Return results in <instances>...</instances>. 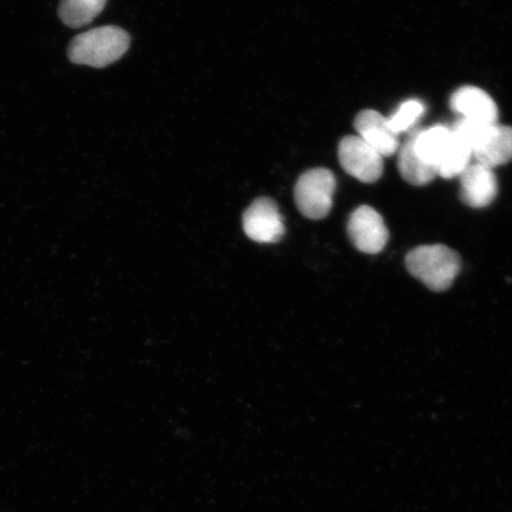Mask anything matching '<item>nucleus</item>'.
<instances>
[{
  "label": "nucleus",
  "instance_id": "0eeeda50",
  "mask_svg": "<svg viewBox=\"0 0 512 512\" xmlns=\"http://www.w3.org/2000/svg\"><path fill=\"white\" fill-rule=\"evenodd\" d=\"M460 177V197L467 207L480 209L494 202L498 184L495 172L480 163L467 166Z\"/></svg>",
  "mask_w": 512,
  "mask_h": 512
},
{
  "label": "nucleus",
  "instance_id": "9b49d317",
  "mask_svg": "<svg viewBox=\"0 0 512 512\" xmlns=\"http://www.w3.org/2000/svg\"><path fill=\"white\" fill-rule=\"evenodd\" d=\"M452 137L451 128L441 125L415 131L413 132L414 151L421 160L437 169L452 142Z\"/></svg>",
  "mask_w": 512,
  "mask_h": 512
},
{
  "label": "nucleus",
  "instance_id": "39448f33",
  "mask_svg": "<svg viewBox=\"0 0 512 512\" xmlns=\"http://www.w3.org/2000/svg\"><path fill=\"white\" fill-rule=\"evenodd\" d=\"M243 230L249 239L258 243H275L283 238L285 226L277 204L262 197L243 214Z\"/></svg>",
  "mask_w": 512,
  "mask_h": 512
},
{
  "label": "nucleus",
  "instance_id": "f8f14e48",
  "mask_svg": "<svg viewBox=\"0 0 512 512\" xmlns=\"http://www.w3.org/2000/svg\"><path fill=\"white\" fill-rule=\"evenodd\" d=\"M399 170L403 179L415 187L431 183L435 176H438L434 166L425 163L416 155L413 146V133L409 136L406 144L401 147Z\"/></svg>",
  "mask_w": 512,
  "mask_h": 512
},
{
  "label": "nucleus",
  "instance_id": "1a4fd4ad",
  "mask_svg": "<svg viewBox=\"0 0 512 512\" xmlns=\"http://www.w3.org/2000/svg\"><path fill=\"white\" fill-rule=\"evenodd\" d=\"M452 110L463 118L495 125L498 120L496 102L483 89L472 86L459 88L451 98Z\"/></svg>",
  "mask_w": 512,
  "mask_h": 512
},
{
  "label": "nucleus",
  "instance_id": "ddd939ff",
  "mask_svg": "<svg viewBox=\"0 0 512 512\" xmlns=\"http://www.w3.org/2000/svg\"><path fill=\"white\" fill-rule=\"evenodd\" d=\"M107 0H61L59 15L69 28L79 29L92 23L104 10Z\"/></svg>",
  "mask_w": 512,
  "mask_h": 512
},
{
  "label": "nucleus",
  "instance_id": "2eb2a0df",
  "mask_svg": "<svg viewBox=\"0 0 512 512\" xmlns=\"http://www.w3.org/2000/svg\"><path fill=\"white\" fill-rule=\"evenodd\" d=\"M425 113V106L419 100L403 102L392 118L388 119L389 127L399 136L400 133L412 130Z\"/></svg>",
  "mask_w": 512,
  "mask_h": 512
},
{
  "label": "nucleus",
  "instance_id": "20e7f679",
  "mask_svg": "<svg viewBox=\"0 0 512 512\" xmlns=\"http://www.w3.org/2000/svg\"><path fill=\"white\" fill-rule=\"evenodd\" d=\"M338 157L342 168L363 183H374L383 174V157L360 137L342 139Z\"/></svg>",
  "mask_w": 512,
  "mask_h": 512
},
{
  "label": "nucleus",
  "instance_id": "f257e3e1",
  "mask_svg": "<svg viewBox=\"0 0 512 512\" xmlns=\"http://www.w3.org/2000/svg\"><path fill=\"white\" fill-rule=\"evenodd\" d=\"M130 43L131 37L125 30L108 25L74 37L69 44L68 57L75 64L105 68L121 59Z\"/></svg>",
  "mask_w": 512,
  "mask_h": 512
},
{
  "label": "nucleus",
  "instance_id": "9d476101",
  "mask_svg": "<svg viewBox=\"0 0 512 512\" xmlns=\"http://www.w3.org/2000/svg\"><path fill=\"white\" fill-rule=\"evenodd\" d=\"M476 162L494 169L512 160V127L494 125L484 143L473 152Z\"/></svg>",
  "mask_w": 512,
  "mask_h": 512
},
{
  "label": "nucleus",
  "instance_id": "f03ea898",
  "mask_svg": "<svg viewBox=\"0 0 512 512\" xmlns=\"http://www.w3.org/2000/svg\"><path fill=\"white\" fill-rule=\"evenodd\" d=\"M409 273L430 290L446 291L460 272L459 255L444 245L420 246L406 258Z\"/></svg>",
  "mask_w": 512,
  "mask_h": 512
},
{
  "label": "nucleus",
  "instance_id": "6e6552de",
  "mask_svg": "<svg viewBox=\"0 0 512 512\" xmlns=\"http://www.w3.org/2000/svg\"><path fill=\"white\" fill-rule=\"evenodd\" d=\"M354 125L358 137L382 157L393 156L398 151L399 138L381 113L371 110L358 113Z\"/></svg>",
  "mask_w": 512,
  "mask_h": 512
},
{
  "label": "nucleus",
  "instance_id": "423d86ee",
  "mask_svg": "<svg viewBox=\"0 0 512 512\" xmlns=\"http://www.w3.org/2000/svg\"><path fill=\"white\" fill-rule=\"evenodd\" d=\"M348 233L354 246L366 254H379L386 247L389 233L382 216L374 208L362 206L350 216Z\"/></svg>",
  "mask_w": 512,
  "mask_h": 512
},
{
  "label": "nucleus",
  "instance_id": "4468645a",
  "mask_svg": "<svg viewBox=\"0 0 512 512\" xmlns=\"http://www.w3.org/2000/svg\"><path fill=\"white\" fill-rule=\"evenodd\" d=\"M472 157V151L469 147L453 133L452 142L437 166L438 176L446 179L459 177L471 164Z\"/></svg>",
  "mask_w": 512,
  "mask_h": 512
},
{
  "label": "nucleus",
  "instance_id": "7ed1b4c3",
  "mask_svg": "<svg viewBox=\"0 0 512 512\" xmlns=\"http://www.w3.org/2000/svg\"><path fill=\"white\" fill-rule=\"evenodd\" d=\"M336 190V178L328 169L306 171L294 189L297 207L307 219L320 220L328 216Z\"/></svg>",
  "mask_w": 512,
  "mask_h": 512
}]
</instances>
